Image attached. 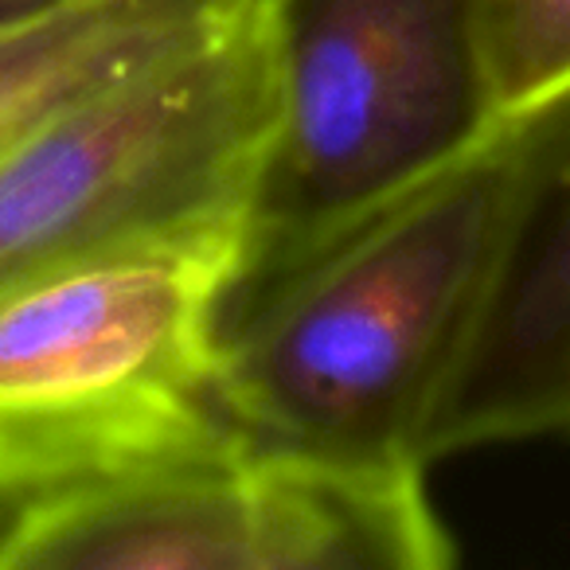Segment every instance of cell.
<instances>
[{
  "label": "cell",
  "instance_id": "cell-1",
  "mask_svg": "<svg viewBox=\"0 0 570 570\" xmlns=\"http://www.w3.org/2000/svg\"><path fill=\"white\" fill-rule=\"evenodd\" d=\"M515 118L453 165L219 313V391L246 445L426 473V426L481 305Z\"/></svg>",
  "mask_w": 570,
  "mask_h": 570
},
{
  "label": "cell",
  "instance_id": "cell-2",
  "mask_svg": "<svg viewBox=\"0 0 570 570\" xmlns=\"http://www.w3.org/2000/svg\"><path fill=\"white\" fill-rule=\"evenodd\" d=\"M238 223L126 238L0 285V535L20 512L223 450Z\"/></svg>",
  "mask_w": 570,
  "mask_h": 570
},
{
  "label": "cell",
  "instance_id": "cell-3",
  "mask_svg": "<svg viewBox=\"0 0 570 570\" xmlns=\"http://www.w3.org/2000/svg\"><path fill=\"white\" fill-rule=\"evenodd\" d=\"M258 32L269 126L223 309L380 219L512 121L473 0H258Z\"/></svg>",
  "mask_w": 570,
  "mask_h": 570
},
{
  "label": "cell",
  "instance_id": "cell-4",
  "mask_svg": "<svg viewBox=\"0 0 570 570\" xmlns=\"http://www.w3.org/2000/svg\"><path fill=\"white\" fill-rule=\"evenodd\" d=\"M266 126L254 4L0 137V285L126 238L238 223Z\"/></svg>",
  "mask_w": 570,
  "mask_h": 570
},
{
  "label": "cell",
  "instance_id": "cell-5",
  "mask_svg": "<svg viewBox=\"0 0 570 570\" xmlns=\"http://www.w3.org/2000/svg\"><path fill=\"white\" fill-rule=\"evenodd\" d=\"M426 473L223 445L20 512L0 570H442Z\"/></svg>",
  "mask_w": 570,
  "mask_h": 570
},
{
  "label": "cell",
  "instance_id": "cell-6",
  "mask_svg": "<svg viewBox=\"0 0 570 570\" xmlns=\"http://www.w3.org/2000/svg\"><path fill=\"white\" fill-rule=\"evenodd\" d=\"M570 438V87L515 118L481 305L426 426V461Z\"/></svg>",
  "mask_w": 570,
  "mask_h": 570
},
{
  "label": "cell",
  "instance_id": "cell-7",
  "mask_svg": "<svg viewBox=\"0 0 570 570\" xmlns=\"http://www.w3.org/2000/svg\"><path fill=\"white\" fill-rule=\"evenodd\" d=\"M497 102L508 118L570 87V0H473Z\"/></svg>",
  "mask_w": 570,
  "mask_h": 570
},
{
  "label": "cell",
  "instance_id": "cell-8",
  "mask_svg": "<svg viewBox=\"0 0 570 570\" xmlns=\"http://www.w3.org/2000/svg\"><path fill=\"white\" fill-rule=\"evenodd\" d=\"M71 0H0V36L17 32V28L32 24V20H43L51 12L67 9Z\"/></svg>",
  "mask_w": 570,
  "mask_h": 570
}]
</instances>
